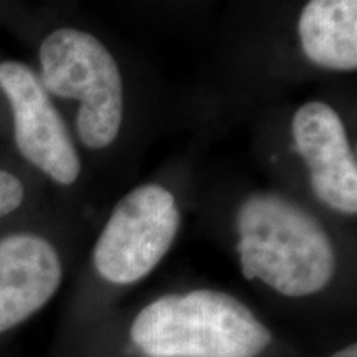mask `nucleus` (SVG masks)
<instances>
[{"label":"nucleus","instance_id":"9","mask_svg":"<svg viewBox=\"0 0 357 357\" xmlns=\"http://www.w3.org/2000/svg\"><path fill=\"white\" fill-rule=\"evenodd\" d=\"M24 197L25 189L20 178L7 171H0V217L17 211Z\"/></svg>","mask_w":357,"mask_h":357},{"label":"nucleus","instance_id":"7","mask_svg":"<svg viewBox=\"0 0 357 357\" xmlns=\"http://www.w3.org/2000/svg\"><path fill=\"white\" fill-rule=\"evenodd\" d=\"M61 278L60 255L48 240L32 234L0 240V334L42 310Z\"/></svg>","mask_w":357,"mask_h":357},{"label":"nucleus","instance_id":"3","mask_svg":"<svg viewBox=\"0 0 357 357\" xmlns=\"http://www.w3.org/2000/svg\"><path fill=\"white\" fill-rule=\"evenodd\" d=\"M40 66L45 91L79 101V141L89 149L113 144L123 124L124 86L108 48L88 32L58 29L42 42Z\"/></svg>","mask_w":357,"mask_h":357},{"label":"nucleus","instance_id":"1","mask_svg":"<svg viewBox=\"0 0 357 357\" xmlns=\"http://www.w3.org/2000/svg\"><path fill=\"white\" fill-rule=\"evenodd\" d=\"M236 252L245 280H260L288 298H306L331 283L336 252L314 215L276 192H257L236 212Z\"/></svg>","mask_w":357,"mask_h":357},{"label":"nucleus","instance_id":"2","mask_svg":"<svg viewBox=\"0 0 357 357\" xmlns=\"http://www.w3.org/2000/svg\"><path fill=\"white\" fill-rule=\"evenodd\" d=\"M129 336L149 357H258L273 341L247 305L215 289L151 301L134 318Z\"/></svg>","mask_w":357,"mask_h":357},{"label":"nucleus","instance_id":"6","mask_svg":"<svg viewBox=\"0 0 357 357\" xmlns=\"http://www.w3.org/2000/svg\"><path fill=\"white\" fill-rule=\"evenodd\" d=\"M291 134L316 197L333 211L356 215L357 164L341 116L323 101H307L293 116Z\"/></svg>","mask_w":357,"mask_h":357},{"label":"nucleus","instance_id":"5","mask_svg":"<svg viewBox=\"0 0 357 357\" xmlns=\"http://www.w3.org/2000/svg\"><path fill=\"white\" fill-rule=\"evenodd\" d=\"M0 89L10 102L20 154L56 184H75L82 172V160L40 78L20 61H3Z\"/></svg>","mask_w":357,"mask_h":357},{"label":"nucleus","instance_id":"4","mask_svg":"<svg viewBox=\"0 0 357 357\" xmlns=\"http://www.w3.org/2000/svg\"><path fill=\"white\" fill-rule=\"evenodd\" d=\"M181 229V212L171 190L146 184L114 207L93 250L98 275L113 284L146 278L167 255Z\"/></svg>","mask_w":357,"mask_h":357},{"label":"nucleus","instance_id":"10","mask_svg":"<svg viewBox=\"0 0 357 357\" xmlns=\"http://www.w3.org/2000/svg\"><path fill=\"white\" fill-rule=\"evenodd\" d=\"M329 357H357V344H349L339 349Z\"/></svg>","mask_w":357,"mask_h":357},{"label":"nucleus","instance_id":"8","mask_svg":"<svg viewBox=\"0 0 357 357\" xmlns=\"http://www.w3.org/2000/svg\"><path fill=\"white\" fill-rule=\"evenodd\" d=\"M311 63L334 71L357 68V0H310L298 20Z\"/></svg>","mask_w":357,"mask_h":357}]
</instances>
